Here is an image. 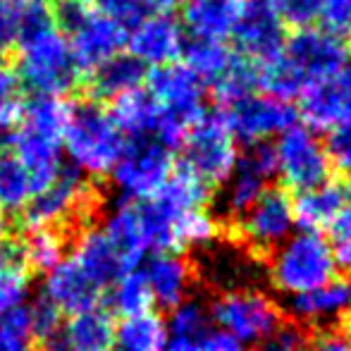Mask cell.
<instances>
[{"instance_id":"cell-1","label":"cell","mask_w":351,"mask_h":351,"mask_svg":"<svg viewBox=\"0 0 351 351\" xmlns=\"http://www.w3.org/2000/svg\"><path fill=\"white\" fill-rule=\"evenodd\" d=\"M349 62L351 56L347 43L313 24L296 29L291 36H287L280 56L268 65L258 67L256 79L261 91L273 93L282 101H294L304 88L337 74Z\"/></svg>"},{"instance_id":"cell-2","label":"cell","mask_w":351,"mask_h":351,"mask_svg":"<svg viewBox=\"0 0 351 351\" xmlns=\"http://www.w3.org/2000/svg\"><path fill=\"white\" fill-rule=\"evenodd\" d=\"M70 106L62 98L32 96L22 103L17 125L3 148H8L32 175L36 191L51 184L65 167L62 134Z\"/></svg>"},{"instance_id":"cell-3","label":"cell","mask_w":351,"mask_h":351,"mask_svg":"<svg viewBox=\"0 0 351 351\" xmlns=\"http://www.w3.org/2000/svg\"><path fill=\"white\" fill-rule=\"evenodd\" d=\"M17 74L19 84L34 96L62 98L77 88L84 72L79 67L72 46L53 17L29 24L17 41Z\"/></svg>"},{"instance_id":"cell-4","label":"cell","mask_w":351,"mask_h":351,"mask_svg":"<svg viewBox=\"0 0 351 351\" xmlns=\"http://www.w3.org/2000/svg\"><path fill=\"white\" fill-rule=\"evenodd\" d=\"M127 146L125 132L112 112L98 101H79L70 106L62 134V153L70 167L88 180L108 177Z\"/></svg>"},{"instance_id":"cell-5","label":"cell","mask_w":351,"mask_h":351,"mask_svg":"<svg viewBox=\"0 0 351 351\" xmlns=\"http://www.w3.org/2000/svg\"><path fill=\"white\" fill-rule=\"evenodd\" d=\"M146 93L156 108V139L180 146L189 127L206 112V86L184 62L146 74Z\"/></svg>"},{"instance_id":"cell-6","label":"cell","mask_w":351,"mask_h":351,"mask_svg":"<svg viewBox=\"0 0 351 351\" xmlns=\"http://www.w3.org/2000/svg\"><path fill=\"white\" fill-rule=\"evenodd\" d=\"M268 282L278 294L291 299L337 278V258L328 237L294 230L275 251H270Z\"/></svg>"},{"instance_id":"cell-7","label":"cell","mask_w":351,"mask_h":351,"mask_svg":"<svg viewBox=\"0 0 351 351\" xmlns=\"http://www.w3.org/2000/svg\"><path fill=\"white\" fill-rule=\"evenodd\" d=\"M58 27L67 36L79 67L86 74L110 58L125 53L130 32L86 0H60Z\"/></svg>"},{"instance_id":"cell-8","label":"cell","mask_w":351,"mask_h":351,"mask_svg":"<svg viewBox=\"0 0 351 351\" xmlns=\"http://www.w3.org/2000/svg\"><path fill=\"white\" fill-rule=\"evenodd\" d=\"M241 146L220 112H204L180 141V170L206 186H222L239 162Z\"/></svg>"},{"instance_id":"cell-9","label":"cell","mask_w":351,"mask_h":351,"mask_svg":"<svg viewBox=\"0 0 351 351\" xmlns=\"http://www.w3.org/2000/svg\"><path fill=\"white\" fill-rule=\"evenodd\" d=\"M96 204L98 194L93 189V182L74 167L65 165L51 184L32 196L27 208L22 210V222L24 227H56V230L72 225L84 227Z\"/></svg>"},{"instance_id":"cell-10","label":"cell","mask_w":351,"mask_h":351,"mask_svg":"<svg viewBox=\"0 0 351 351\" xmlns=\"http://www.w3.org/2000/svg\"><path fill=\"white\" fill-rule=\"evenodd\" d=\"M210 323L241 347L261 344L282 323L280 304L258 287L220 291L208 304Z\"/></svg>"},{"instance_id":"cell-11","label":"cell","mask_w":351,"mask_h":351,"mask_svg":"<svg viewBox=\"0 0 351 351\" xmlns=\"http://www.w3.org/2000/svg\"><path fill=\"white\" fill-rule=\"evenodd\" d=\"M275 177L289 191H304L320 182L330 180V158L325 141L318 132L306 127L304 122H291L285 132L273 139Z\"/></svg>"},{"instance_id":"cell-12","label":"cell","mask_w":351,"mask_h":351,"mask_svg":"<svg viewBox=\"0 0 351 351\" xmlns=\"http://www.w3.org/2000/svg\"><path fill=\"white\" fill-rule=\"evenodd\" d=\"M175 172V153L156 136L127 139L120 160L110 170V182L122 201H141L156 194Z\"/></svg>"},{"instance_id":"cell-13","label":"cell","mask_w":351,"mask_h":351,"mask_svg":"<svg viewBox=\"0 0 351 351\" xmlns=\"http://www.w3.org/2000/svg\"><path fill=\"white\" fill-rule=\"evenodd\" d=\"M227 127L232 130L239 146H256V143H270L280 132L294 122V108L289 101L265 93L261 88L234 98L232 103L222 106L220 110Z\"/></svg>"},{"instance_id":"cell-14","label":"cell","mask_w":351,"mask_h":351,"mask_svg":"<svg viewBox=\"0 0 351 351\" xmlns=\"http://www.w3.org/2000/svg\"><path fill=\"white\" fill-rule=\"evenodd\" d=\"M232 225H234L237 237L246 249L261 256L270 254L296 230L294 213H291V196L285 189L270 186Z\"/></svg>"},{"instance_id":"cell-15","label":"cell","mask_w":351,"mask_h":351,"mask_svg":"<svg viewBox=\"0 0 351 351\" xmlns=\"http://www.w3.org/2000/svg\"><path fill=\"white\" fill-rule=\"evenodd\" d=\"M270 180H275L273 146L270 143L246 146L239 153L234 172L220 186V215L237 222L265 189H270Z\"/></svg>"},{"instance_id":"cell-16","label":"cell","mask_w":351,"mask_h":351,"mask_svg":"<svg viewBox=\"0 0 351 351\" xmlns=\"http://www.w3.org/2000/svg\"><path fill=\"white\" fill-rule=\"evenodd\" d=\"M285 24L273 14L265 0H244L241 14L232 32V51L241 60L258 67L273 62L285 46Z\"/></svg>"},{"instance_id":"cell-17","label":"cell","mask_w":351,"mask_h":351,"mask_svg":"<svg viewBox=\"0 0 351 351\" xmlns=\"http://www.w3.org/2000/svg\"><path fill=\"white\" fill-rule=\"evenodd\" d=\"M184 46L186 34L180 19L172 12H151L130 27L125 48L146 70H158L180 60Z\"/></svg>"},{"instance_id":"cell-18","label":"cell","mask_w":351,"mask_h":351,"mask_svg":"<svg viewBox=\"0 0 351 351\" xmlns=\"http://www.w3.org/2000/svg\"><path fill=\"white\" fill-rule=\"evenodd\" d=\"M296 101L301 122L318 134L351 125V62L332 77L311 84Z\"/></svg>"},{"instance_id":"cell-19","label":"cell","mask_w":351,"mask_h":351,"mask_svg":"<svg viewBox=\"0 0 351 351\" xmlns=\"http://www.w3.org/2000/svg\"><path fill=\"white\" fill-rule=\"evenodd\" d=\"M143 280L151 291L153 306L170 311L191 296L194 289V265L177 251H153L141 261Z\"/></svg>"},{"instance_id":"cell-20","label":"cell","mask_w":351,"mask_h":351,"mask_svg":"<svg viewBox=\"0 0 351 351\" xmlns=\"http://www.w3.org/2000/svg\"><path fill=\"white\" fill-rule=\"evenodd\" d=\"M43 299H48L60 315H74L101 306L106 289L65 254V258L43 275Z\"/></svg>"},{"instance_id":"cell-21","label":"cell","mask_w":351,"mask_h":351,"mask_svg":"<svg viewBox=\"0 0 351 351\" xmlns=\"http://www.w3.org/2000/svg\"><path fill=\"white\" fill-rule=\"evenodd\" d=\"M294 323L304 328H332L351 315V282L332 278L325 285L287 299Z\"/></svg>"},{"instance_id":"cell-22","label":"cell","mask_w":351,"mask_h":351,"mask_svg":"<svg viewBox=\"0 0 351 351\" xmlns=\"http://www.w3.org/2000/svg\"><path fill=\"white\" fill-rule=\"evenodd\" d=\"M67 256L88 278L96 280L106 291L122 273L132 270L101 227H91V225L79 227L77 237L67 246Z\"/></svg>"},{"instance_id":"cell-23","label":"cell","mask_w":351,"mask_h":351,"mask_svg":"<svg viewBox=\"0 0 351 351\" xmlns=\"http://www.w3.org/2000/svg\"><path fill=\"white\" fill-rule=\"evenodd\" d=\"M182 29L194 41L227 43L244 0H182Z\"/></svg>"},{"instance_id":"cell-24","label":"cell","mask_w":351,"mask_h":351,"mask_svg":"<svg viewBox=\"0 0 351 351\" xmlns=\"http://www.w3.org/2000/svg\"><path fill=\"white\" fill-rule=\"evenodd\" d=\"M51 347L53 351H112L115 349L112 313L106 306H96L67 315Z\"/></svg>"},{"instance_id":"cell-25","label":"cell","mask_w":351,"mask_h":351,"mask_svg":"<svg viewBox=\"0 0 351 351\" xmlns=\"http://www.w3.org/2000/svg\"><path fill=\"white\" fill-rule=\"evenodd\" d=\"M349 186L342 182L325 180L304 191H296L291 199V213H294V227L301 232H318L323 234L330 230L337 215L347 204Z\"/></svg>"},{"instance_id":"cell-26","label":"cell","mask_w":351,"mask_h":351,"mask_svg":"<svg viewBox=\"0 0 351 351\" xmlns=\"http://www.w3.org/2000/svg\"><path fill=\"white\" fill-rule=\"evenodd\" d=\"M67 254V241L62 230L56 227H24L14 256L29 273L46 275Z\"/></svg>"},{"instance_id":"cell-27","label":"cell","mask_w":351,"mask_h":351,"mask_svg":"<svg viewBox=\"0 0 351 351\" xmlns=\"http://www.w3.org/2000/svg\"><path fill=\"white\" fill-rule=\"evenodd\" d=\"M146 74V67L136 62L130 53H120V56L98 65L88 77H91V91L96 93V98L117 101L127 93L143 88Z\"/></svg>"},{"instance_id":"cell-28","label":"cell","mask_w":351,"mask_h":351,"mask_svg":"<svg viewBox=\"0 0 351 351\" xmlns=\"http://www.w3.org/2000/svg\"><path fill=\"white\" fill-rule=\"evenodd\" d=\"M182 58H184V65L204 82L206 88H213L215 84H220L239 60V56L227 43L194 41V38H186Z\"/></svg>"},{"instance_id":"cell-29","label":"cell","mask_w":351,"mask_h":351,"mask_svg":"<svg viewBox=\"0 0 351 351\" xmlns=\"http://www.w3.org/2000/svg\"><path fill=\"white\" fill-rule=\"evenodd\" d=\"M170 339L165 318L156 311H143L136 315L120 318L115 325V349L117 351H162Z\"/></svg>"},{"instance_id":"cell-30","label":"cell","mask_w":351,"mask_h":351,"mask_svg":"<svg viewBox=\"0 0 351 351\" xmlns=\"http://www.w3.org/2000/svg\"><path fill=\"white\" fill-rule=\"evenodd\" d=\"M110 112H112V117H115L117 127L125 132L127 139L156 136V108H153L146 88L132 91V93H127V96L112 101Z\"/></svg>"},{"instance_id":"cell-31","label":"cell","mask_w":351,"mask_h":351,"mask_svg":"<svg viewBox=\"0 0 351 351\" xmlns=\"http://www.w3.org/2000/svg\"><path fill=\"white\" fill-rule=\"evenodd\" d=\"M34 194L36 186L27 167L8 148H0V210L22 213Z\"/></svg>"},{"instance_id":"cell-32","label":"cell","mask_w":351,"mask_h":351,"mask_svg":"<svg viewBox=\"0 0 351 351\" xmlns=\"http://www.w3.org/2000/svg\"><path fill=\"white\" fill-rule=\"evenodd\" d=\"M106 296H108V311L117 313L120 318L136 315V313H143V311L153 308L151 291H148V285H146V280H143L141 268H132V270H127V273H122L120 278L108 287Z\"/></svg>"},{"instance_id":"cell-33","label":"cell","mask_w":351,"mask_h":351,"mask_svg":"<svg viewBox=\"0 0 351 351\" xmlns=\"http://www.w3.org/2000/svg\"><path fill=\"white\" fill-rule=\"evenodd\" d=\"M206 280L220 291L249 287L246 282L254 275V263L244 256L230 254V251H215L206 263Z\"/></svg>"},{"instance_id":"cell-34","label":"cell","mask_w":351,"mask_h":351,"mask_svg":"<svg viewBox=\"0 0 351 351\" xmlns=\"http://www.w3.org/2000/svg\"><path fill=\"white\" fill-rule=\"evenodd\" d=\"M32 294V273L17 261V256L5 258L0 263V315L14 308H22Z\"/></svg>"},{"instance_id":"cell-35","label":"cell","mask_w":351,"mask_h":351,"mask_svg":"<svg viewBox=\"0 0 351 351\" xmlns=\"http://www.w3.org/2000/svg\"><path fill=\"white\" fill-rule=\"evenodd\" d=\"M165 325L170 337H201L206 330H210L213 323H210L208 306L204 301L189 296L182 304H177L175 308H170Z\"/></svg>"},{"instance_id":"cell-36","label":"cell","mask_w":351,"mask_h":351,"mask_svg":"<svg viewBox=\"0 0 351 351\" xmlns=\"http://www.w3.org/2000/svg\"><path fill=\"white\" fill-rule=\"evenodd\" d=\"M22 84L12 67L0 62V148L5 146L10 132L17 125L19 110H22Z\"/></svg>"},{"instance_id":"cell-37","label":"cell","mask_w":351,"mask_h":351,"mask_svg":"<svg viewBox=\"0 0 351 351\" xmlns=\"http://www.w3.org/2000/svg\"><path fill=\"white\" fill-rule=\"evenodd\" d=\"M36 344L27 304L0 315V351H36Z\"/></svg>"},{"instance_id":"cell-38","label":"cell","mask_w":351,"mask_h":351,"mask_svg":"<svg viewBox=\"0 0 351 351\" xmlns=\"http://www.w3.org/2000/svg\"><path fill=\"white\" fill-rule=\"evenodd\" d=\"M265 5L285 27L306 29L313 27L318 19L320 0H265Z\"/></svg>"},{"instance_id":"cell-39","label":"cell","mask_w":351,"mask_h":351,"mask_svg":"<svg viewBox=\"0 0 351 351\" xmlns=\"http://www.w3.org/2000/svg\"><path fill=\"white\" fill-rule=\"evenodd\" d=\"M27 311H29V320H32V330L36 342H46L53 344V339L58 337L62 325V315L56 306L48 299L38 296L34 301H27Z\"/></svg>"},{"instance_id":"cell-40","label":"cell","mask_w":351,"mask_h":351,"mask_svg":"<svg viewBox=\"0 0 351 351\" xmlns=\"http://www.w3.org/2000/svg\"><path fill=\"white\" fill-rule=\"evenodd\" d=\"M315 22H320V29L347 41L351 38V0H320Z\"/></svg>"},{"instance_id":"cell-41","label":"cell","mask_w":351,"mask_h":351,"mask_svg":"<svg viewBox=\"0 0 351 351\" xmlns=\"http://www.w3.org/2000/svg\"><path fill=\"white\" fill-rule=\"evenodd\" d=\"M306 347H308L306 328L294 320H282L261 342V351H306Z\"/></svg>"},{"instance_id":"cell-42","label":"cell","mask_w":351,"mask_h":351,"mask_svg":"<svg viewBox=\"0 0 351 351\" xmlns=\"http://www.w3.org/2000/svg\"><path fill=\"white\" fill-rule=\"evenodd\" d=\"M330 246H332V254L337 258L339 268H351V186L347 204H344L342 213L337 215V220L330 225Z\"/></svg>"},{"instance_id":"cell-43","label":"cell","mask_w":351,"mask_h":351,"mask_svg":"<svg viewBox=\"0 0 351 351\" xmlns=\"http://www.w3.org/2000/svg\"><path fill=\"white\" fill-rule=\"evenodd\" d=\"M86 3H91L93 8H98L127 29L153 12L148 0H86Z\"/></svg>"},{"instance_id":"cell-44","label":"cell","mask_w":351,"mask_h":351,"mask_svg":"<svg viewBox=\"0 0 351 351\" xmlns=\"http://www.w3.org/2000/svg\"><path fill=\"white\" fill-rule=\"evenodd\" d=\"M325 148H328V158L332 170L351 177V125H342L330 132Z\"/></svg>"},{"instance_id":"cell-45","label":"cell","mask_w":351,"mask_h":351,"mask_svg":"<svg viewBox=\"0 0 351 351\" xmlns=\"http://www.w3.org/2000/svg\"><path fill=\"white\" fill-rule=\"evenodd\" d=\"M27 29V19L8 0H0V53L17 46L19 36Z\"/></svg>"},{"instance_id":"cell-46","label":"cell","mask_w":351,"mask_h":351,"mask_svg":"<svg viewBox=\"0 0 351 351\" xmlns=\"http://www.w3.org/2000/svg\"><path fill=\"white\" fill-rule=\"evenodd\" d=\"M306 351H351V335L337 328H325L313 339H308Z\"/></svg>"},{"instance_id":"cell-47","label":"cell","mask_w":351,"mask_h":351,"mask_svg":"<svg viewBox=\"0 0 351 351\" xmlns=\"http://www.w3.org/2000/svg\"><path fill=\"white\" fill-rule=\"evenodd\" d=\"M196 351H244V347L227 332L210 328L196 339Z\"/></svg>"},{"instance_id":"cell-48","label":"cell","mask_w":351,"mask_h":351,"mask_svg":"<svg viewBox=\"0 0 351 351\" xmlns=\"http://www.w3.org/2000/svg\"><path fill=\"white\" fill-rule=\"evenodd\" d=\"M8 3L12 5L17 12L24 14V19H27V27L51 14V12H48V0H8Z\"/></svg>"},{"instance_id":"cell-49","label":"cell","mask_w":351,"mask_h":351,"mask_svg":"<svg viewBox=\"0 0 351 351\" xmlns=\"http://www.w3.org/2000/svg\"><path fill=\"white\" fill-rule=\"evenodd\" d=\"M153 12H172L175 8H180L182 0H148Z\"/></svg>"},{"instance_id":"cell-50","label":"cell","mask_w":351,"mask_h":351,"mask_svg":"<svg viewBox=\"0 0 351 351\" xmlns=\"http://www.w3.org/2000/svg\"><path fill=\"white\" fill-rule=\"evenodd\" d=\"M10 256H12V251H10L8 246L3 244V241H0V263H3L5 258H10Z\"/></svg>"},{"instance_id":"cell-51","label":"cell","mask_w":351,"mask_h":351,"mask_svg":"<svg viewBox=\"0 0 351 351\" xmlns=\"http://www.w3.org/2000/svg\"><path fill=\"white\" fill-rule=\"evenodd\" d=\"M3 230H5V215H3V210H0V237H3Z\"/></svg>"}]
</instances>
